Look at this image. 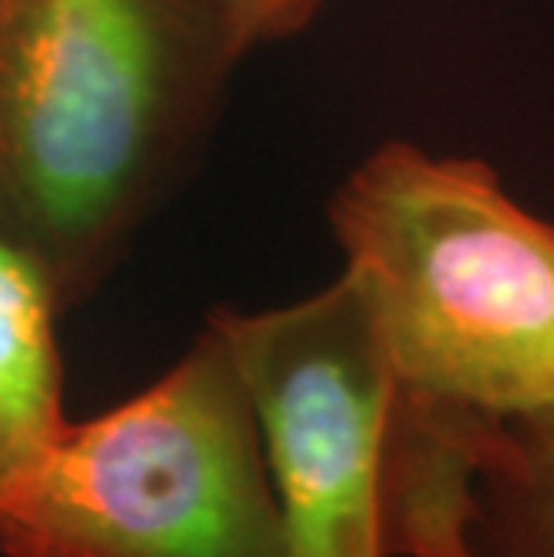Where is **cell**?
I'll return each instance as SVG.
<instances>
[{"label": "cell", "mask_w": 554, "mask_h": 557, "mask_svg": "<svg viewBox=\"0 0 554 557\" xmlns=\"http://www.w3.org/2000/svg\"><path fill=\"white\" fill-rule=\"evenodd\" d=\"M245 58L220 0H0V242L90 299Z\"/></svg>", "instance_id": "obj_1"}, {"label": "cell", "mask_w": 554, "mask_h": 557, "mask_svg": "<svg viewBox=\"0 0 554 557\" xmlns=\"http://www.w3.org/2000/svg\"><path fill=\"white\" fill-rule=\"evenodd\" d=\"M396 385L471 438L554 413V223L493 165L385 140L328 206Z\"/></svg>", "instance_id": "obj_2"}, {"label": "cell", "mask_w": 554, "mask_h": 557, "mask_svg": "<svg viewBox=\"0 0 554 557\" xmlns=\"http://www.w3.org/2000/svg\"><path fill=\"white\" fill-rule=\"evenodd\" d=\"M0 557H288L249 393L209 320L148 388L65 421L0 518Z\"/></svg>", "instance_id": "obj_3"}, {"label": "cell", "mask_w": 554, "mask_h": 557, "mask_svg": "<svg viewBox=\"0 0 554 557\" xmlns=\"http://www.w3.org/2000/svg\"><path fill=\"white\" fill-rule=\"evenodd\" d=\"M209 324L249 393L288 557H396L399 385L357 284Z\"/></svg>", "instance_id": "obj_4"}, {"label": "cell", "mask_w": 554, "mask_h": 557, "mask_svg": "<svg viewBox=\"0 0 554 557\" xmlns=\"http://www.w3.org/2000/svg\"><path fill=\"white\" fill-rule=\"evenodd\" d=\"M58 306L40 270L0 242V518L65 429Z\"/></svg>", "instance_id": "obj_5"}, {"label": "cell", "mask_w": 554, "mask_h": 557, "mask_svg": "<svg viewBox=\"0 0 554 557\" xmlns=\"http://www.w3.org/2000/svg\"><path fill=\"white\" fill-rule=\"evenodd\" d=\"M476 557H554V413L482 438Z\"/></svg>", "instance_id": "obj_6"}, {"label": "cell", "mask_w": 554, "mask_h": 557, "mask_svg": "<svg viewBox=\"0 0 554 557\" xmlns=\"http://www.w3.org/2000/svg\"><path fill=\"white\" fill-rule=\"evenodd\" d=\"M324 4L328 0H220L245 54L253 47L296 37L321 15Z\"/></svg>", "instance_id": "obj_7"}]
</instances>
